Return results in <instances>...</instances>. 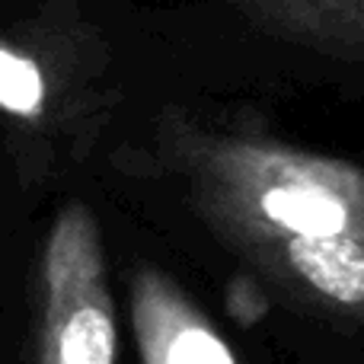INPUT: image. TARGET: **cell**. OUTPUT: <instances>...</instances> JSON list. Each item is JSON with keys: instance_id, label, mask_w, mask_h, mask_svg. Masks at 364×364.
I'll use <instances>...</instances> for the list:
<instances>
[{"instance_id": "277c9868", "label": "cell", "mask_w": 364, "mask_h": 364, "mask_svg": "<svg viewBox=\"0 0 364 364\" xmlns=\"http://www.w3.org/2000/svg\"><path fill=\"white\" fill-rule=\"evenodd\" d=\"M288 262L310 288L339 304H364V240L288 237Z\"/></svg>"}, {"instance_id": "7a4b0ae2", "label": "cell", "mask_w": 364, "mask_h": 364, "mask_svg": "<svg viewBox=\"0 0 364 364\" xmlns=\"http://www.w3.org/2000/svg\"><path fill=\"white\" fill-rule=\"evenodd\" d=\"M205 6L230 36L364 68V0H205Z\"/></svg>"}, {"instance_id": "6da1fadb", "label": "cell", "mask_w": 364, "mask_h": 364, "mask_svg": "<svg viewBox=\"0 0 364 364\" xmlns=\"http://www.w3.org/2000/svg\"><path fill=\"white\" fill-rule=\"evenodd\" d=\"M42 364H115V310L100 230L83 205L58 214L42 259Z\"/></svg>"}, {"instance_id": "3957f363", "label": "cell", "mask_w": 364, "mask_h": 364, "mask_svg": "<svg viewBox=\"0 0 364 364\" xmlns=\"http://www.w3.org/2000/svg\"><path fill=\"white\" fill-rule=\"evenodd\" d=\"M132 320L144 364H237L230 346L201 310L157 272L134 275Z\"/></svg>"}]
</instances>
